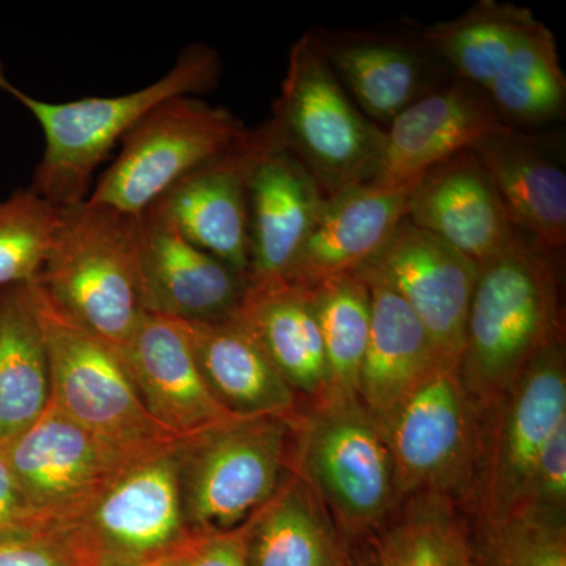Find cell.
<instances>
[{
  "label": "cell",
  "instance_id": "34",
  "mask_svg": "<svg viewBox=\"0 0 566 566\" xmlns=\"http://www.w3.org/2000/svg\"><path fill=\"white\" fill-rule=\"evenodd\" d=\"M521 510L566 517V420L547 439Z\"/></svg>",
  "mask_w": 566,
  "mask_h": 566
},
{
  "label": "cell",
  "instance_id": "1",
  "mask_svg": "<svg viewBox=\"0 0 566 566\" xmlns=\"http://www.w3.org/2000/svg\"><path fill=\"white\" fill-rule=\"evenodd\" d=\"M558 253L517 232L480 264L458 374L482 416L543 349L565 338Z\"/></svg>",
  "mask_w": 566,
  "mask_h": 566
},
{
  "label": "cell",
  "instance_id": "33",
  "mask_svg": "<svg viewBox=\"0 0 566 566\" xmlns=\"http://www.w3.org/2000/svg\"><path fill=\"white\" fill-rule=\"evenodd\" d=\"M474 551L480 566H566V517L520 510L480 521Z\"/></svg>",
  "mask_w": 566,
  "mask_h": 566
},
{
  "label": "cell",
  "instance_id": "26",
  "mask_svg": "<svg viewBox=\"0 0 566 566\" xmlns=\"http://www.w3.org/2000/svg\"><path fill=\"white\" fill-rule=\"evenodd\" d=\"M244 531L245 566H352L329 513L293 469Z\"/></svg>",
  "mask_w": 566,
  "mask_h": 566
},
{
  "label": "cell",
  "instance_id": "9",
  "mask_svg": "<svg viewBox=\"0 0 566 566\" xmlns=\"http://www.w3.org/2000/svg\"><path fill=\"white\" fill-rule=\"evenodd\" d=\"M400 499L475 493L483 416L457 367L438 365L381 428Z\"/></svg>",
  "mask_w": 566,
  "mask_h": 566
},
{
  "label": "cell",
  "instance_id": "19",
  "mask_svg": "<svg viewBox=\"0 0 566 566\" xmlns=\"http://www.w3.org/2000/svg\"><path fill=\"white\" fill-rule=\"evenodd\" d=\"M416 182L389 186L368 181L326 197L285 282L311 290L359 271L408 216Z\"/></svg>",
  "mask_w": 566,
  "mask_h": 566
},
{
  "label": "cell",
  "instance_id": "11",
  "mask_svg": "<svg viewBox=\"0 0 566 566\" xmlns=\"http://www.w3.org/2000/svg\"><path fill=\"white\" fill-rule=\"evenodd\" d=\"M566 420L565 338L528 364L493 411L483 416L475 493L480 521H497L523 509L536 461Z\"/></svg>",
  "mask_w": 566,
  "mask_h": 566
},
{
  "label": "cell",
  "instance_id": "20",
  "mask_svg": "<svg viewBox=\"0 0 566 566\" xmlns=\"http://www.w3.org/2000/svg\"><path fill=\"white\" fill-rule=\"evenodd\" d=\"M253 132L164 193V214L186 240L249 279V169Z\"/></svg>",
  "mask_w": 566,
  "mask_h": 566
},
{
  "label": "cell",
  "instance_id": "29",
  "mask_svg": "<svg viewBox=\"0 0 566 566\" xmlns=\"http://www.w3.org/2000/svg\"><path fill=\"white\" fill-rule=\"evenodd\" d=\"M486 95L505 125L539 126L564 118L566 77L554 33L543 22L528 25Z\"/></svg>",
  "mask_w": 566,
  "mask_h": 566
},
{
  "label": "cell",
  "instance_id": "35",
  "mask_svg": "<svg viewBox=\"0 0 566 566\" xmlns=\"http://www.w3.org/2000/svg\"><path fill=\"white\" fill-rule=\"evenodd\" d=\"M0 566H91L61 527L0 539Z\"/></svg>",
  "mask_w": 566,
  "mask_h": 566
},
{
  "label": "cell",
  "instance_id": "22",
  "mask_svg": "<svg viewBox=\"0 0 566 566\" xmlns=\"http://www.w3.org/2000/svg\"><path fill=\"white\" fill-rule=\"evenodd\" d=\"M517 232L554 252L566 244V172L560 142L512 126L471 148Z\"/></svg>",
  "mask_w": 566,
  "mask_h": 566
},
{
  "label": "cell",
  "instance_id": "7",
  "mask_svg": "<svg viewBox=\"0 0 566 566\" xmlns=\"http://www.w3.org/2000/svg\"><path fill=\"white\" fill-rule=\"evenodd\" d=\"M31 289L50 359L51 403L133 455H150L181 441L148 415L120 349L63 314L39 283Z\"/></svg>",
  "mask_w": 566,
  "mask_h": 566
},
{
  "label": "cell",
  "instance_id": "28",
  "mask_svg": "<svg viewBox=\"0 0 566 566\" xmlns=\"http://www.w3.org/2000/svg\"><path fill=\"white\" fill-rule=\"evenodd\" d=\"M535 20L526 7L480 0L463 17L438 22L422 36L457 80L486 93Z\"/></svg>",
  "mask_w": 566,
  "mask_h": 566
},
{
  "label": "cell",
  "instance_id": "16",
  "mask_svg": "<svg viewBox=\"0 0 566 566\" xmlns=\"http://www.w3.org/2000/svg\"><path fill=\"white\" fill-rule=\"evenodd\" d=\"M311 35L345 91L375 125H390L409 106L444 87L442 81L450 73L422 35L352 31H311Z\"/></svg>",
  "mask_w": 566,
  "mask_h": 566
},
{
  "label": "cell",
  "instance_id": "37",
  "mask_svg": "<svg viewBox=\"0 0 566 566\" xmlns=\"http://www.w3.org/2000/svg\"><path fill=\"white\" fill-rule=\"evenodd\" d=\"M244 526L232 532L193 535L175 566H245Z\"/></svg>",
  "mask_w": 566,
  "mask_h": 566
},
{
  "label": "cell",
  "instance_id": "12",
  "mask_svg": "<svg viewBox=\"0 0 566 566\" xmlns=\"http://www.w3.org/2000/svg\"><path fill=\"white\" fill-rule=\"evenodd\" d=\"M14 480L33 512L59 526L142 457L103 441L54 405L6 442ZM151 455V453H150Z\"/></svg>",
  "mask_w": 566,
  "mask_h": 566
},
{
  "label": "cell",
  "instance_id": "36",
  "mask_svg": "<svg viewBox=\"0 0 566 566\" xmlns=\"http://www.w3.org/2000/svg\"><path fill=\"white\" fill-rule=\"evenodd\" d=\"M22 495L11 472L6 442H0V539L51 528Z\"/></svg>",
  "mask_w": 566,
  "mask_h": 566
},
{
  "label": "cell",
  "instance_id": "13",
  "mask_svg": "<svg viewBox=\"0 0 566 566\" xmlns=\"http://www.w3.org/2000/svg\"><path fill=\"white\" fill-rule=\"evenodd\" d=\"M480 264L408 218L357 275L386 283L423 324L439 364L457 367Z\"/></svg>",
  "mask_w": 566,
  "mask_h": 566
},
{
  "label": "cell",
  "instance_id": "24",
  "mask_svg": "<svg viewBox=\"0 0 566 566\" xmlns=\"http://www.w3.org/2000/svg\"><path fill=\"white\" fill-rule=\"evenodd\" d=\"M364 281L370 289L371 319L357 398L382 428L398 406L441 364L430 335L403 297L386 283Z\"/></svg>",
  "mask_w": 566,
  "mask_h": 566
},
{
  "label": "cell",
  "instance_id": "5",
  "mask_svg": "<svg viewBox=\"0 0 566 566\" xmlns=\"http://www.w3.org/2000/svg\"><path fill=\"white\" fill-rule=\"evenodd\" d=\"M292 469L348 534L381 526L400 499L385 436L357 397L297 411Z\"/></svg>",
  "mask_w": 566,
  "mask_h": 566
},
{
  "label": "cell",
  "instance_id": "10",
  "mask_svg": "<svg viewBox=\"0 0 566 566\" xmlns=\"http://www.w3.org/2000/svg\"><path fill=\"white\" fill-rule=\"evenodd\" d=\"M175 446L126 465L59 524L88 565L136 566L188 545L193 535L182 516Z\"/></svg>",
  "mask_w": 566,
  "mask_h": 566
},
{
  "label": "cell",
  "instance_id": "17",
  "mask_svg": "<svg viewBox=\"0 0 566 566\" xmlns=\"http://www.w3.org/2000/svg\"><path fill=\"white\" fill-rule=\"evenodd\" d=\"M509 128L482 88L449 82L401 112L386 132L374 182L409 185L427 170L471 150L476 142Z\"/></svg>",
  "mask_w": 566,
  "mask_h": 566
},
{
  "label": "cell",
  "instance_id": "23",
  "mask_svg": "<svg viewBox=\"0 0 566 566\" xmlns=\"http://www.w3.org/2000/svg\"><path fill=\"white\" fill-rule=\"evenodd\" d=\"M180 323L205 385L227 412L237 417L297 415V394L240 314L219 322Z\"/></svg>",
  "mask_w": 566,
  "mask_h": 566
},
{
  "label": "cell",
  "instance_id": "31",
  "mask_svg": "<svg viewBox=\"0 0 566 566\" xmlns=\"http://www.w3.org/2000/svg\"><path fill=\"white\" fill-rule=\"evenodd\" d=\"M311 293L326 357L324 398L357 397L370 334V289L359 275L346 274L319 283Z\"/></svg>",
  "mask_w": 566,
  "mask_h": 566
},
{
  "label": "cell",
  "instance_id": "3",
  "mask_svg": "<svg viewBox=\"0 0 566 566\" xmlns=\"http://www.w3.org/2000/svg\"><path fill=\"white\" fill-rule=\"evenodd\" d=\"M139 221L87 199L61 208L50 256L35 281L63 314L118 349L144 315Z\"/></svg>",
  "mask_w": 566,
  "mask_h": 566
},
{
  "label": "cell",
  "instance_id": "39",
  "mask_svg": "<svg viewBox=\"0 0 566 566\" xmlns=\"http://www.w3.org/2000/svg\"><path fill=\"white\" fill-rule=\"evenodd\" d=\"M480 566V565H479Z\"/></svg>",
  "mask_w": 566,
  "mask_h": 566
},
{
  "label": "cell",
  "instance_id": "8",
  "mask_svg": "<svg viewBox=\"0 0 566 566\" xmlns=\"http://www.w3.org/2000/svg\"><path fill=\"white\" fill-rule=\"evenodd\" d=\"M245 133L243 122L226 107L175 96L123 137L120 153L87 200L140 218L186 175L229 150Z\"/></svg>",
  "mask_w": 566,
  "mask_h": 566
},
{
  "label": "cell",
  "instance_id": "2",
  "mask_svg": "<svg viewBox=\"0 0 566 566\" xmlns=\"http://www.w3.org/2000/svg\"><path fill=\"white\" fill-rule=\"evenodd\" d=\"M221 73L218 51L207 44H189L169 73L140 91L48 103L11 84L0 63V91L18 99L43 129L44 153L33 174L32 191L59 208L84 202L92 191L93 175L148 112L175 96L212 91Z\"/></svg>",
  "mask_w": 566,
  "mask_h": 566
},
{
  "label": "cell",
  "instance_id": "15",
  "mask_svg": "<svg viewBox=\"0 0 566 566\" xmlns=\"http://www.w3.org/2000/svg\"><path fill=\"white\" fill-rule=\"evenodd\" d=\"M139 286L144 314L211 323L238 314L249 279L186 240L153 203L139 221Z\"/></svg>",
  "mask_w": 566,
  "mask_h": 566
},
{
  "label": "cell",
  "instance_id": "27",
  "mask_svg": "<svg viewBox=\"0 0 566 566\" xmlns=\"http://www.w3.org/2000/svg\"><path fill=\"white\" fill-rule=\"evenodd\" d=\"M50 401V359L31 283L0 289V442L28 430Z\"/></svg>",
  "mask_w": 566,
  "mask_h": 566
},
{
  "label": "cell",
  "instance_id": "18",
  "mask_svg": "<svg viewBox=\"0 0 566 566\" xmlns=\"http://www.w3.org/2000/svg\"><path fill=\"white\" fill-rule=\"evenodd\" d=\"M123 363L148 415L167 433L185 439L230 417L205 385L181 323L144 314Z\"/></svg>",
  "mask_w": 566,
  "mask_h": 566
},
{
  "label": "cell",
  "instance_id": "6",
  "mask_svg": "<svg viewBox=\"0 0 566 566\" xmlns=\"http://www.w3.org/2000/svg\"><path fill=\"white\" fill-rule=\"evenodd\" d=\"M270 120L326 197L371 181L378 174L386 132L346 95L311 32L290 50L289 69Z\"/></svg>",
  "mask_w": 566,
  "mask_h": 566
},
{
  "label": "cell",
  "instance_id": "30",
  "mask_svg": "<svg viewBox=\"0 0 566 566\" xmlns=\"http://www.w3.org/2000/svg\"><path fill=\"white\" fill-rule=\"evenodd\" d=\"M376 554L378 566H479L455 502L433 494L409 495Z\"/></svg>",
  "mask_w": 566,
  "mask_h": 566
},
{
  "label": "cell",
  "instance_id": "25",
  "mask_svg": "<svg viewBox=\"0 0 566 566\" xmlns=\"http://www.w3.org/2000/svg\"><path fill=\"white\" fill-rule=\"evenodd\" d=\"M238 314L297 397L322 400L327 368L311 290L289 282L249 285Z\"/></svg>",
  "mask_w": 566,
  "mask_h": 566
},
{
  "label": "cell",
  "instance_id": "38",
  "mask_svg": "<svg viewBox=\"0 0 566 566\" xmlns=\"http://www.w3.org/2000/svg\"><path fill=\"white\" fill-rule=\"evenodd\" d=\"M185 546H182V547H185ZM182 547H181V549H182ZM181 549L177 551V553L169 554V556L156 558V560H151V562H145V564H140V565H136V566H175V564H177L178 556H180Z\"/></svg>",
  "mask_w": 566,
  "mask_h": 566
},
{
  "label": "cell",
  "instance_id": "4",
  "mask_svg": "<svg viewBox=\"0 0 566 566\" xmlns=\"http://www.w3.org/2000/svg\"><path fill=\"white\" fill-rule=\"evenodd\" d=\"M294 417H230L175 446L182 516L192 535L232 532L292 474Z\"/></svg>",
  "mask_w": 566,
  "mask_h": 566
},
{
  "label": "cell",
  "instance_id": "21",
  "mask_svg": "<svg viewBox=\"0 0 566 566\" xmlns=\"http://www.w3.org/2000/svg\"><path fill=\"white\" fill-rule=\"evenodd\" d=\"M406 218L479 264L504 251L517 234L472 150L431 167L417 180Z\"/></svg>",
  "mask_w": 566,
  "mask_h": 566
},
{
  "label": "cell",
  "instance_id": "32",
  "mask_svg": "<svg viewBox=\"0 0 566 566\" xmlns=\"http://www.w3.org/2000/svg\"><path fill=\"white\" fill-rule=\"evenodd\" d=\"M61 208L29 189L0 200V289L40 277L57 232Z\"/></svg>",
  "mask_w": 566,
  "mask_h": 566
},
{
  "label": "cell",
  "instance_id": "14",
  "mask_svg": "<svg viewBox=\"0 0 566 566\" xmlns=\"http://www.w3.org/2000/svg\"><path fill=\"white\" fill-rule=\"evenodd\" d=\"M252 132L249 285H273L285 282L326 196L314 175L285 147L271 120Z\"/></svg>",
  "mask_w": 566,
  "mask_h": 566
}]
</instances>
